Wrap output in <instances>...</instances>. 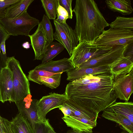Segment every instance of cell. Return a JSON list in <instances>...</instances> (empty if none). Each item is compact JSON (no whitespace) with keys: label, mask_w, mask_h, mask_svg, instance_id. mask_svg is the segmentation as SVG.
Segmentation results:
<instances>
[{"label":"cell","mask_w":133,"mask_h":133,"mask_svg":"<svg viewBox=\"0 0 133 133\" xmlns=\"http://www.w3.org/2000/svg\"><path fill=\"white\" fill-rule=\"evenodd\" d=\"M110 107L114 112L124 116L133 123V103L132 102H116Z\"/></svg>","instance_id":"21"},{"label":"cell","mask_w":133,"mask_h":133,"mask_svg":"<svg viewBox=\"0 0 133 133\" xmlns=\"http://www.w3.org/2000/svg\"><path fill=\"white\" fill-rule=\"evenodd\" d=\"M58 108L62 112L64 116L72 115V112L71 110L64 103L63 105Z\"/></svg>","instance_id":"34"},{"label":"cell","mask_w":133,"mask_h":133,"mask_svg":"<svg viewBox=\"0 0 133 133\" xmlns=\"http://www.w3.org/2000/svg\"><path fill=\"white\" fill-rule=\"evenodd\" d=\"M121 133H129L127 132H125L124 131H123Z\"/></svg>","instance_id":"41"},{"label":"cell","mask_w":133,"mask_h":133,"mask_svg":"<svg viewBox=\"0 0 133 133\" xmlns=\"http://www.w3.org/2000/svg\"><path fill=\"white\" fill-rule=\"evenodd\" d=\"M59 4L63 7L67 11L69 19H72L73 17L72 10L71 7L72 0H58Z\"/></svg>","instance_id":"32"},{"label":"cell","mask_w":133,"mask_h":133,"mask_svg":"<svg viewBox=\"0 0 133 133\" xmlns=\"http://www.w3.org/2000/svg\"><path fill=\"white\" fill-rule=\"evenodd\" d=\"M46 16L49 19L54 20L57 16V9L59 5L58 0H41Z\"/></svg>","instance_id":"25"},{"label":"cell","mask_w":133,"mask_h":133,"mask_svg":"<svg viewBox=\"0 0 133 133\" xmlns=\"http://www.w3.org/2000/svg\"><path fill=\"white\" fill-rule=\"evenodd\" d=\"M62 118L67 126L72 129L88 133H92L93 129L97 124V121L93 122L73 116H64Z\"/></svg>","instance_id":"15"},{"label":"cell","mask_w":133,"mask_h":133,"mask_svg":"<svg viewBox=\"0 0 133 133\" xmlns=\"http://www.w3.org/2000/svg\"><path fill=\"white\" fill-rule=\"evenodd\" d=\"M47 133H57L54 130L53 127H51L48 130Z\"/></svg>","instance_id":"40"},{"label":"cell","mask_w":133,"mask_h":133,"mask_svg":"<svg viewBox=\"0 0 133 133\" xmlns=\"http://www.w3.org/2000/svg\"><path fill=\"white\" fill-rule=\"evenodd\" d=\"M68 99L64 93L61 94L50 92L38 100L36 107L38 120L45 122L47 119L46 116L47 113L51 110L62 106Z\"/></svg>","instance_id":"8"},{"label":"cell","mask_w":133,"mask_h":133,"mask_svg":"<svg viewBox=\"0 0 133 133\" xmlns=\"http://www.w3.org/2000/svg\"><path fill=\"white\" fill-rule=\"evenodd\" d=\"M19 0H0V18L5 17L6 9Z\"/></svg>","instance_id":"31"},{"label":"cell","mask_w":133,"mask_h":133,"mask_svg":"<svg viewBox=\"0 0 133 133\" xmlns=\"http://www.w3.org/2000/svg\"><path fill=\"white\" fill-rule=\"evenodd\" d=\"M64 47L61 44L53 42L47 46L45 55L42 59V64L48 62L62 52Z\"/></svg>","instance_id":"23"},{"label":"cell","mask_w":133,"mask_h":133,"mask_svg":"<svg viewBox=\"0 0 133 133\" xmlns=\"http://www.w3.org/2000/svg\"><path fill=\"white\" fill-rule=\"evenodd\" d=\"M34 0H19L6 9L5 17L12 18L17 17L27 11L29 6Z\"/></svg>","instance_id":"20"},{"label":"cell","mask_w":133,"mask_h":133,"mask_svg":"<svg viewBox=\"0 0 133 133\" xmlns=\"http://www.w3.org/2000/svg\"><path fill=\"white\" fill-rule=\"evenodd\" d=\"M109 26L113 29L133 30V18L118 16L114 21L109 24Z\"/></svg>","instance_id":"26"},{"label":"cell","mask_w":133,"mask_h":133,"mask_svg":"<svg viewBox=\"0 0 133 133\" xmlns=\"http://www.w3.org/2000/svg\"><path fill=\"white\" fill-rule=\"evenodd\" d=\"M51 127L48 119L45 122L40 121L36 124L35 133H47L48 130Z\"/></svg>","instance_id":"30"},{"label":"cell","mask_w":133,"mask_h":133,"mask_svg":"<svg viewBox=\"0 0 133 133\" xmlns=\"http://www.w3.org/2000/svg\"><path fill=\"white\" fill-rule=\"evenodd\" d=\"M28 36L34 52V60H42L44 56L47 46L45 37L40 23L35 32Z\"/></svg>","instance_id":"12"},{"label":"cell","mask_w":133,"mask_h":133,"mask_svg":"<svg viewBox=\"0 0 133 133\" xmlns=\"http://www.w3.org/2000/svg\"><path fill=\"white\" fill-rule=\"evenodd\" d=\"M31 94L15 103L19 113L25 118L31 125L35 132L37 123L41 121L38 118L36 103L38 100L31 98Z\"/></svg>","instance_id":"10"},{"label":"cell","mask_w":133,"mask_h":133,"mask_svg":"<svg viewBox=\"0 0 133 133\" xmlns=\"http://www.w3.org/2000/svg\"><path fill=\"white\" fill-rule=\"evenodd\" d=\"M0 22L7 33L13 36H29L31 30L39 23V20L31 16L27 11L15 18H0Z\"/></svg>","instance_id":"5"},{"label":"cell","mask_w":133,"mask_h":133,"mask_svg":"<svg viewBox=\"0 0 133 133\" xmlns=\"http://www.w3.org/2000/svg\"><path fill=\"white\" fill-rule=\"evenodd\" d=\"M67 81L71 82L89 75H95L111 72L109 66L75 68L66 72Z\"/></svg>","instance_id":"16"},{"label":"cell","mask_w":133,"mask_h":133,"mask_svg":"<svg viewBox=\"0 0 133 133\" xmlns=\"http://www.w3.org/2000/svg\"><path fill=\"white\" fill-rule=\"evenodd\" d=\"M6 39H5L2 43L1 46V50L2 51V53L3 55H6V53L5 42Z\"/></svg>","instance_id":"37"},{"label":"cell","mask_w":133,"mask_h":133,"mask_svg":"<svg viewBox=\"0 0 133 133\" xmlns=\"http://www.w3.org/2000/svg\"><path fill=\"white\" fill-rule=\"evenodd\" d=\"M72 11L76 20L74 30L79 43L94 42L104 28L109 26L93 0H76Z\"/></svg>","instance_id":"2"},{"label":"cell","mask_w":133,"mask_h":133,"mask_svg":"<svg viewBox=\"0 0 133 133\" xmlns=\"http://www.w3.org/2000/svg\"><path fill=\"white\" fill-rule=\"evenodd\" d=\"M54 23L55 28L53 34L54 39L65 48L70 57L72 51L79 43L75 32L66 23H60L55 20Z\"/></svg>","instance_id":"7"},{"label":"cell","mask_w":133,"mask_h":133,"mask_svg":"<svg viewBox=\"0 0 133 133\" xmlns=\"http://www.w3.org/2000/svg\"><path fill=\"white\" fill-rule=\"evenodd\" d=\"M7 57L6 55H3L0 52V73L2 69L6 66V63Z\"/></svg>","instance_id":"36"},{"label":"cell","mask_w":133,"mask_h":133,"mask_svg":"<svg viewBox=\"0 0 133 133\" xmlns=\"http://www.w3.org/2000/svg\"><path fill=\"white\" fill-rule=\"evenodd\" d=\"M114 79V75L108 72L89 75L70 82L64 92L67 102L81 112L98 114L116 102Z\"/></svg>","instance_id":"1"},{"label":"cell","mask_w":133,"mask_h":133,"mask_svg":"<svg viewBox=\"0 0 133 133\" xmlns=\"http://www.w3.org/2000/svg\"><path fill=\"white\" fill-rule=\"evenodd\" d=\"M57 15L64 17L67 19H69V16L67 11L63 7L59 4L57 9Z\"/></svg>","instance_id":"35"},{"label":"cell","mask_w":133,"mask_h":133,"mask_svg":"<svg viewBox=\"0 0 133 133\" xmlns=\"http://www.w3.org/2000/svg\"><path fill=\"white\" fill-rule=\"evenodd\" d=\"M102 116L110 121L116 123L127 132L133 133V123L127 117L115 113L109 107L103 111Z\"/></svg>","instance_id":"18"},{"label":"cell","mask_w":133,"mask_h":133,"mask_svg":"<svg viewBox=\"0 0 133 133\" xmlns=\"http://www.w3.org/2000/svg\"><path fill=\"white\" fill-rule=\"evenodd\" d=\"M94 42L83 41L74 49L69 59L75 68H78L84 63L107 52L113 46H101Z\"/></svg>","instance_id":"4"},{"label":"cell","mask_w":133,"mask_h":133,"mask_svg":"<svg viewBox=\"0 0 133 133\" xmlns=\"http://www.w3.org/2000/svg\"><path fill=\"white\" fill-rule=\"evenodd\" d=\"M39 23L44 34L48 46L54 40L53 30L51 22L46 15L44 14L42 20Z\"/></svg>","instance_id":"27"},{"label":"cell","mask_w":133,"mask_h":133,"mask_svg":"<svg viewBox=\"0 0 133 133\" xmlns=\"http://www.w3.org/2000/svg\"><path fill=\"white\" fill-rule=\"evenodd\" d=\"M128 45L114 46L108 52L84 63L79 68L109 66L123 56L124 53Z\"/></svg>","instance_id":"9"},{"label":"cell","mask_w":133,"mask_h":133,"mask_svg":"<svg viewBox=\"0 0 133 133\" xmlns=\"http://www.w3.org/2000/svg\"><path fill=\"white\" fill-rule=\"evenodd\" d=\"M28 73L27 76L28 80L35 83L39 76L49 77L57 74L43 70L34 69L29 71Z\"/></svg>","instance_id":"28"},{"label":"cell","mask_w":133,"mask_h":133,"mask_svg":"<svg viewBox=\"0 0 133 133\" xmlns=\"http://www.w3.org/2000/svg\"><path fill=\"white\" fill-rule=\"evenodd\" d=\"M133 69L129 73L114 77L113 88L117 98L128 101L133 92Z\"/></svg>","instance_id":"11"},{"label":"cell","mask_w":133,"mask_h":133,"mask_svg":"<svg viewBox=\"0 0 133 133\" xmlns=\"http://www.w3.org/2000/svg\"><path fill=\"white\" fill-rule=\"evenodd\" d=\"M0 101H1V99L0 96Z\"/></svg>","instance_id":"42"},{"label":"cell","mask_w":133,"mask_h":133,"mask_svg":"<svg viewBox=\"0 0 133 133\" xmlns=\"http://www.w3.org/2000/svg\"><path fill=\"white\" fill-rule=\"evenodd\" d=\"M75 69L69 58H64L56 61L51 60L36 67V70H41L54 73L67 72Z\"/></svg>","instance_id":"14"},{"label":"cell","mask_w":133,"mask_h":133,"mask_svg":"<svg viewBox=\"0 0 133 133\" xmlns=\"http://www.w3.org/2000/svg\"><path fill=\"white\" fill-rule=\"evenodd\" d=\"M6 66L12 73L13 88L10 101L15 103L31 94L30 83L19 62L14 56L7 58Z\"/></svg>","instance_id":"3"},{"label":"cell","mask_w":133,"mask_h":133,"mask_svg":"<svg viewBox=\"0 0 133 133\" xmlns=\"http://www.w3.org/2000/svg\"><path fill=\"white\" fill-rule=\"evenodd\" d=\"M11 121L16 133H34L28 121L19 113Z\"/></svg>","instance_id":"22"},{"label":"cell","mask_w":133,"mask_h":133,"mask_svg":"<svg viewBox=\"0 0 133 133\" xmlns=\"http://www.w3.org/2000/svg\"><path fill=\"white\" fill-rule=\"evenodd\" d=\"M10 35L5 29L3 26L0 22V52H1V46L2 43L5 39H7Z\"/></svg>","instance_id":"33"},{"label":"cell","mask_w":133,"mask_h":133,"mask_svg":"<svg viewBox=\"0 0 133 133\" xmlns=\"http://www.w3.org/2000/svg\"><path fill=\"white\" fill-rule=\"evenodd\" d=\"M0 133H16L11 121L0 115Z\"/></svg>","instance_id":"29"},{"label":"cell","mask_w":133,"mask_h":133,"mask_svg":"<svg viewBox=\"0 0 133 133\" xmlns=\"http://www.w3.org/2000/svg\"><path fill=\"white\" fill-rule=\"evenodd\" d=\"M105 3L111 11L118 12L123 15H129L133 11L130 0H107Z\"/></svg>","instance_id":"19"},{"label":"cell","mask_w":133,"mask_h":133,"mask_svg":"<svg viewBox=\"0 0 133 133\" xmlns=\"http://www.w3.org/2000/svg\"><path fill=\"white\" fill-rule=\"evenodd\" d=\"M30 44L28 42H26L23 43L22 45V46L24 48L28 49L30 48Z\"/></svg>","instance_id":"39"},{"label":"cell","mask_w":133,"mask_h":133,"mask_svg":"<svg viewBox=\"0 0 133 133\" xmlns=\"http://www.w3.org/2000/svg\"><path fill=\"white\" fill-rule=\"evenodd\" d=\"M62 73H58L49 77L39 76L35 83L41 85L44 84L52 89L56 88L60 85Z\"/></svg>","instance_id":"24"},{"label":"cell","mask_w":133,"mask_h":133,"mask_svg":"<svg viewBox=\"0 0 133 133\" xmlns=\"http://www.w3.org/2000/svg\"><path fill=\"white\" fill-rule=\"evenodd\" d=\"M66 133H88L84 131H77L73 129L69 130L67 131Z\"/></svg>","instance_id":"38"},{"label":"cell","mask_w":133,"mask_h":133,"mask_svg":"<svg viewBox=\"0 0 133 133\" xmlns=\"http://www.w3.org/2000/svg\"><path fill=\"white\" fill-rule=\"evenodd\" d=\"M13 88L12 73L6 66L2 69L0 73V96L2 102L10 101Z\"/></svg>","instance_id":"13"},{"label":"cell","mask_w":133,"mask_h":133,"mask_svg":"<svg viewBox=\"0 0 133 133\" xmlns=\"http://www.w3.org/2000/svg\"><path fill=\"white\" fill-rule=\"evenodd\" d=\"M109 67L114 78L126 75L133 69V57L123 56Z\"/></svg>","instance_id":"17"},{"label":"cell","mask_w":133,"mask_h":133,"mask_svg":"<svg viewBox=\"0 0 133 133\" xmlns=\"http://www.w3.org/2000/svg\"><path fill=\"white\" fill-rule=\"evenodd\" d=\"M133 42V30L110 28L108 30H104L94 43L101 46H112L129 45Z\"/></svg>","instance_id":"6"}]
</instances>
